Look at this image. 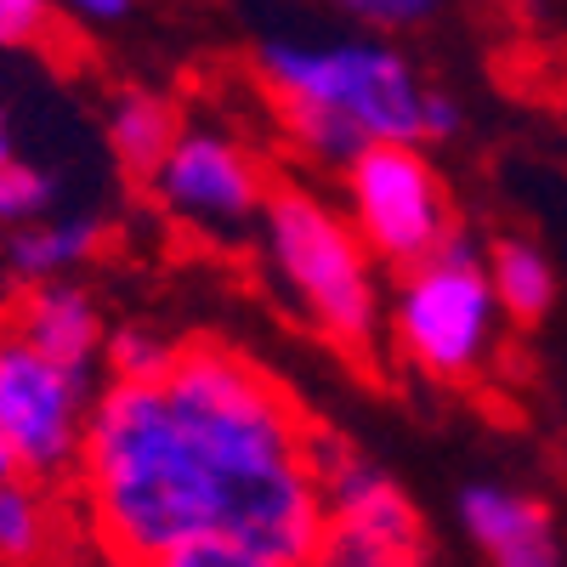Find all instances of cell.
Wrapping results in <instances>:
<instances>
[{"label": "cell", "mask_w": 567, "mask_h": 567, "mask_svg": "<svg viewBox=\"0 0 567 567\" xmlns=\"http://www.w3.org/2000/svg\"><path fill=\"white\" fill-rule=\"evenodd\" d=\"M261 85L284 131L347 165L369 142H425V85L381 40H267Z\"/></svg>", "instance_id": "cell-2"}, {"label": "cell", "mask_w": 567, "mask_h": 567, "mask_svg": "<svg viewBox=\"0 0 567 567\" xmlns=\"http://www.w3.org/2000/svg\"><path fill=\"white\" fill-rule=\"evenodd\" d=\"M45 545V511H40V494L12 477L0 483V567H23L34 561Z\"/></svg>", "instance_id": "cell-14"}, {"label": "cell", "mask_w": 567, "mask_h": 567, "mask_svg": "<svg viewBox=\"0 0 567 567\" xmlns=\"http://www.w3.org/2000/svg\"><path fill=\"white\" fill-rule=\"evenodd\" d=\"M58 34L52 0H0V52H34Z\"/></svg>", "instance_id": "cell-17"}, {"label": "cell", "mask_w": 567, "mask_h": 567, "mask_svg": "<svg viewBox=\"0 0 567 567\" xmlns=\"http://www.w3.org/2000/svg\"><path fill=\"white\" fill-rule=\"evenodd\" d=\"M63 7H74L85 23H120L131 12V0H63Z\"/></svg>", "instance_id": "cell-20"}, {"label": "cell", "mask_w": 567, "mask_h": 567, "mask_svg": "<svg viewBox=\"0 0 567 567\" xmlns=\"http://www.w3.org/2000/svg\"><path fill=\"white\" fill-rule=\"evenodd\" d=\"M403 272L409 278L398 290V312H392L403 358L443 386L477 381L494 358V323H499L488 261L460 233H449L432 256Z\"/></svg>", "instance_id": "cell-4"}, {"label": "cell", "mask_w": 567, "mask_h": 567, "mask_svg": "<svg viewBox=\"0 0 567 567\" xmlns=\"http://www.w3.org/2000/svg\"><path fill=\"white\" fill-rule=\"evenodd\" d=\"M103 131H109V148H114L120 171L136 176V182H148L154 165L165 159V148L176 142L182 120H176V109L159 97V91L125 85L120 97L109 103V125H103Z\"/></svg>", "instance_id": "cell-10"}, {"label": "cell", "mask_w": 567, "mask_h": 567, "mask_svg": "<svg viewBox=\"0 0 567 567\" xmlns=\"http://www.w3.org/2000/svg\"><path fill=\"white\" fill-rule=\"evenodd\" d=\"M347 205L363 250L392 267L425 261L454 233L449 194L432 159L420 154V142H369V148H358L347 159Z\"/></svg>", "instance_id": "cell-5"}, {"label": "cell", "mask_w": 567, "mask_h": 567, "mask_svg": "<svg viewBox=\"0 0 567 567\" xmlns=\"http://www.w3.org/2000/svg\"><path fill=\"white\" fill-rule=\"evenodd\" d=\"M261 216L284 290L301 301V312L329 347L369 363L374 336H381V307H374V278L358 227L296 182H272Z\"/></svg>", "instance_id": "cell-3"}, {"label": "cell", "mask_w": 567, "mask_h": 567, "mask_svg": "<svg viewBox=\"0 0 567 567\" xmlns=\"http://www.w3.org/2000/svg\"><path fill=\"white\" fill-rule=\"evenodd\" d=\"M460 516H465V534L488 556V567H561L550 511L534 494L477 483L465 488Z\"/></svg>", "instance_id": "cell-9"}, {"label": "cell", "mask_w": 567, "mask_h": 567, "mask_svg": "<svg viewBox=\"0 0 567 567\" xmlns=\"http://www.w3.org/2000/svg\"><path fill=\"white\" fill-rule=\"evenodd\" d=\"M12 477H23V471H18V454H12L7 432H0V483H12Z\"/></svg>", "instance_id": "cell-21"}, {"label": "cell", "mask_w": 567, "mask_h": 567, "mask_svg": "<svg viewBox=\"0 0 567 567\" xmlns=\"http://www.w3.org/2000/svg\"><path fill=\"white\" fill-rule=\"evenodd\" d=\"M52 199H58V187H52V176H45V171H34L23 159L0 165V227L40 221L45 210H52Z\"/></svg>", "instance_id": "cell-15"}, {"label": "cell", "mask_w": 567, "mask_h": 567, "mask_svg": "<svg viewBox=\"0 0 567 567\" xmlns=\"http://www.w3.org/2000/svg\"><path fill=\"white\" fill-rule=\"evenodd\" d=\"M171 358L165 341L154 336H114L109 341V369H114V381H148V374H159Z\"/></svg>", "instance_id": "cell-19"}, {"label": "cell", "mask_w": 567, "mask_h": 567, "mask_svg": "<svg viewBox=\"0 0 567 567\" xmlns=\"http://www.w3.org/2000/svg\"><path fill=\"white\" fill-rule=\"evenodd\" d=\"M7 159H18V142H12V120L0 114V165H7Z\"/></svg>", "instance_id": "cell-22"}, {"label": "cell", "mask_w": 567, "mask_h": 567, "mask_svg": "<svg viewBox=\"0 0 567 567\" xmlns=\"http://www.w3.org/2000/svg\"><path fill=\"white\" fill-rule=\"evenodd\" d=\"M488 278H494L499 312H511L516 323L545 318L556 301V272H550L545 250H534L528 239H499L488 250Z\"/></svg>", "instance_id": "cell-12"}, {"label": "cell", "mask_w": 567, "mask_h": 567, "mask_svg": "<svg viewBox=\"0 0 567 567\" xmlns=\"http://www.w3.org/2000/svg\"><path fill=\"white\" fill-rule=\"evenodd\" d=\"M323 425L227 341H182L148 381H109L80 437L97 545L148 567L182 539H239L301 561L323 534Z\"/></svg>", "instance_id": "cell-1"}, {"label": "cell", "mask_w": 567, "mask_h": 567, "mask_svg": "<svg viewBox=\"0 0 567 567\" xmlns=\"http://www.w3.org/2000/svg\"><path fill=\"white\" fill-rule=\"evenodd\" d=\"M91 374L45 358L23 336L0 329V432L23 477H52L80 454Z\"/></svg>", "instance_id": "cell-6"}, {"label": "cell", "mask_w": 567, "mask_h": 567, "mask_svg": "<svg viewBox=\"0 0 567 567\" xmlns=\"http://www.w3.org/2000/svg\"><path fill=\"white\" fill-rule=\"evenodd\" d=\"M142 187L176 221H210V227L250 221L267 205V176H261L256 154L245 142H233L221 131H199V125L176 131V142Z\"/></svg>", "instance_id": "cell-7"}, {"label": "cell", "mask_w": 567, "mask_h": 567, "mask_svg": "<svg viewBox=\"0 0 567 567\" xmlns=\"http://www.w3.org/2000/svg\"><path fill=\"white\" fill-rule=\"evenodd\" d=\"M0 329L23 336L29 347H40L45 358H58L80 374H91V358L103 347V318H97V301L85 290L63 278H34V284H18V296L0 312Z\"/></svg>", "instance_id": "cell-8"}, {"label": "cell", "mask_w": 567, "mask_h": 567, "mask_svg": "<svg viewBox=\"0 0 567 567\" xmlns=\"http://www.w3.org/2000/svg\"><path fill=\"white\" fill-rule=\"evenodd\" d=\"M148 567H301V561H284V556H267V550H256V545L205 534V539H182L176 550H165V556L148 561Z\"/></svg>", "instance_id": "cell-16"}, {"label": "cell", "mask_w": 567, "mask_h": 567, "mask_svg": "<svg viewBox=\"0 0 567 567\" xmlns=\"http://www.w3.org/2000/svg\"><path fill=\"white\" fill-rule=\"evenodd\" d=\"M103 239V221H91V216H40L29 227H12V239H7V267L18 284H34V278H58L69 267H80L91 250H97Z\"/></svg>", "instance_id": "cell-11"}, {"label": "cell", "mask_w": 567, "mask_h": 567, "mask_svg": "<svg viewBox=\"0 0 567 567\" xmlns=\"http://www.w3.org/2000/svg\"><path fill=\"white\" fill-rule=\"evenodd\" d=\"M425 556L386 539L381 528L352 523V516H323V534L307 556V567H420Z\"/></svg>", "instance_id": "cell-13"}, {"label": "cell", "mask_w": 567, "mask_h": 567, "mask_svg": "<svg viewBox=\"0 0 567 567\" xmlns=\"http://www.w3.org/2000/svg\"><path fill=\"white\" fill-rule=\"evenodd\" d=\"M336 12L358 18L363 29H381V34H403V29H420L432 23L443 0H329Z\"/></svg>", "instance_id": "cell-18"}]
</instances>
